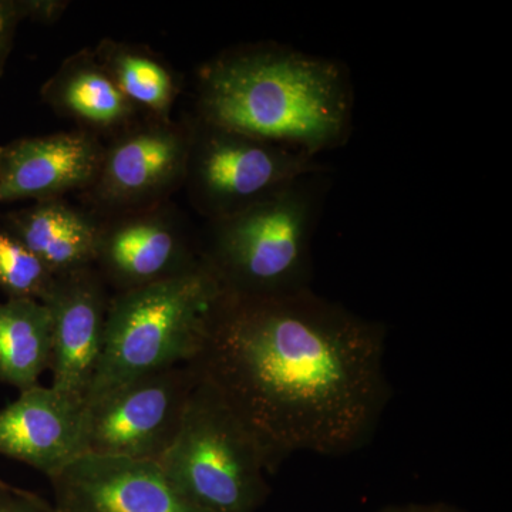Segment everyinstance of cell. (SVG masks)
<instances>
[{
  "mask_svg": "<svg viewBox=\"0 0 512 512\" xmlns=\"http://www.w3.org/2000/svg\"><path fill=\"white\" fill-rule=\"evenodd\" d=\"M386 328L312 291L224 293L190 363L261 444L275 473L296 453L345 456L375 436L392 387Z\"/></svg>",
  "mask_w": 512,
  "mask_h": 512,
  "instance_id": "cell-1",
  "label": "cell"
},
{
  "mask_svg": "<svg viewBox=\"0 0 512 512\" xmlns=\"http://www.w3.org/2000/svg\"><path fill=\"white\" fill-rule=\"evenodd\" d=\"M201 123L316 158L348 143L353 86L345 64L291 47H248L200 74Z\"/></svg>",
  "mask_w": 512,
  "mask_h": 512,
  "instance_id": "cell-2",
  "label": "cell"
},
{
  "mask_svg": "<svg viewBox=\"0 0 512 512\" xmlns=\"http://www.w3.org/2000/svg\"><path fill=\"white\" fill-rule=\"evenodd\" d=\"M224 289L204 264L110 299L103 353L86 403L200 355Z\"/></svg>",
  "mask_w": 512,
  "mask_h": 512,
  "instance_id": "cell-3",
  "label": "cell"
},
{
  "mask_svg": "<svg viewBox=\"0 0 512 512\" xmlns=\"http://www.w3.org/2000/svg\"><path fill=\"white\" fill-rule=\"evenodd\" d=\"M328 191L326 170L303 175L264 200L214 220L204 264L238 296L311 288L312 241Z\"/></svg>",
  "mask_w": 512,
  "mask_h": 512,
  "instance_id": "cell-4",
  "label": "cell"
},
{
  "mask_svg": "<svg viewBox=\"0 0 512 512\" xmlns=\"http://www.w3.org/2000/svg\"><path fill=\"white\" fill-rule=\"evenodd\" d=\"M158 464L208 512H256L269 495L266 474L271 471L261 444L200 376L177 437Z\"/></svg>",
  "mask_w": 512,
  "mask_h": 512,
  "instance_id": "cell-5",
  "label": "cell"
},
{
  "mask_svg": "<svg viewBox=\"0 0 512 512\" xmlns=\"http://www.w3.org/2000/svg\"><path fill=\"white\" fill-rule=\"evenodd\" d=\"M191 138L190 168L195 197L214 220L264 200L303 175L326 170L316 158L201 123Z\"/></svg>",
  "mask_w": 512,
  "mask_h": 512,
  "instance_id": "cell-6",
  "label": "cell"
},
{
  "mask_svg": "<svg viewBox=\"0 0 512 512\" xmlns=\"http://www.w3.org/2000/svg\"><path fill=\"white\" fill-rule=\"evenodd\" d=\"M197 382L194 367L175 366L87 403V453L158 463L177 437Z\"/></svg>",
  "mask_w": 512,
  "mask_h": 512,
  "instance_id": "cell-7",
  "label": "cell"
},
{
  "mask_svg": "<svg viewBox=\"0 0 512 512\" xmlns=\"http://www.w3.org/2000/svg\"><path fill=\"white\" fill-rule=\"evenodd\" d=\"M49 481L57 512H208L154 461L87 453Z\"/></svg>",
  "mask_w": 512,
  "mask_h": 512,
  "instance_id": "cell-8",
  "label": "cell"
},
{
  "mask_svg": "<svg viewBox=\"0 0 512 512\" xmlns=\"http://www.w3.org/2000/svg\"><path fill=\"white\" fill-rule=\"evenodd\" d=\"M42 302L52 318L50 386L86 403L103 353L110 301L93 272L84 268L56 276Z\"/></svg>",
  "mask_w": 512,
  "mask_h": 512,
  "instance_id": "cell-9",
  "label": "cell"
},
{
  "mask_svg": "<svg viewBox=\"0 0 512 512\" xmlns=\"http://www.w3.org/2000/svg\"><path fill=\"white\" fill-rule=\"evenodd\" d=\"M87 454L82 400L37 384L0 410V456L22 461L47 478Z\"/></svg>",
  "mask_w": 512,
  "mask_h": 512,
  "instance_id": "cell-10",
  "label": "cell"
},
{
  "mask_svg": "<svg viewBox=\"0 0 512 512\" xmlns=\"http://www.w3.org/2000/svg\"><path fill=\"white\" fill-rule=\"evenodd\" d=\"M101 156L83 133L26 138L0 148V202L45 198L82 187L99 174Z\"/></svg>",
  "mask_w": 512,
  "mask_h": 512,
  "instance_id": "cell-11",
  "label": "cell"
},
{
  "mask_svg": "<svg viewBox=\"0 0 512 512\" xmlns=\"http://www.w3.org/2000/svg\"><path fill=\"white\" fill-rule=\"evenodd\" d=\"M191 138L174 130H147L124 138L101 161V191L131 200L173 183L187 171Z\"/></svg>",
  "mask_w": 512,
  "mask_h": 512,
  "instance_id": "cell-12",
  "label": "cell"
},
{
  "mask_svg": "<svg viewBox=\"0 0 512 512\" xmlns=\"http://www.w3.org/2000/svg\"><path fill=\"white\" fill-rule=\"evenodd\" d=\"M107 274L127 289L140 288L202 264L181 244L174 229L157 221L121 225L101 237L99 258Z\"/></svg>",
  "mask_w": 512,
  "mask_h": 512,
  "instance_id": "cell-13",
  "label": "cell"
},
{
  "mask_svg": "<svg viewBox=\"0 0 512 512\" xmlns=\"http://www.w3.org/2000/svg\"><path fill=\"white\" fill-rule=\"evenodd\" d=\"M13 237L19 239L59 276L89 268L99 258V229L82 214L63 204L37 205L10 217Z\"/></svg>",
  "mask_w": 512,
  "mask_h": 512,
  "instance_id": "cell-14",
  "label": "cell"
},
{
  "mask_svg": "<svg viewBox=\"0 0 512 512\" xmlns=\"http://www.w3.org/2000/svg\"><path fill=\"white\" fill-rule=\"evenodd\" d=\"M52 363V318L36 299L0 303V383L19 392L39 384Z\"/></svg>",
  "mask_w": 512,
  "mask_h": 512,
  "instance_id": "cell-15",
  "label": "cell"
},
{
  "mask_svg": "<svg viewBox=\"0 0 512 512\" xmlns=\"http://www.w3.org/2000/svg\"><path fill=\"white\" fill-rule=\"evenodd\" d=\"M60 103L73 116L94 126H113L130 114V101L114 79L96 67H79L64 77Z\"/></svg>",
  "mask_w": 512,
  "mask_h": 512,
  "instance_id": "cell-16",
  "label": "cell"
},
{
  "mask_svg": "<svg viewBox=\"0 0 512 512\" xmlns=\"http://www.w3.org/2000/svg\"><path fill=\"white\" fill-rule=\"evenodd\" d=\"M114 82L128 101L157 113H164L173 103V76L150 57L121 53L114 59Z\"/></svg>",
  "mask_w": 512,
  "mask_h": 512,
  "instance_id": "cell-17",
  "label": "cell"
},
{
  "mask_svg": "<svg viewBox=\"0 0 512 512\" xmlns=\"http://www.w3.org/2000/svg\"><path fill=\"white\" fill-rule=\"evenodd\" d=\"M56 275L18 238L0 231V289L9 299L42 302L52 289Z\"/></svg>",
  "mask_w": 512,
  "mask_h": 512,
  "instance_id": "cell-18",
  "label": "cell"
},
{
  "mask_svg": "<svg viewBox=\"0 0 512 512\" xmlns=\"http://www.w3.org/2000/svg\"><path fill=\"white\" fill-rule=\"evenodd\" d=\"M25 6L15 2L0 0V74L3 73L6 60H8L13 35H15L18 20L22 18Z\"/></svg>",
  "mask_w": 512,
  "mask_h": 512,
  "instance_id": "cell-19",
  "label": "cell"
},
{
  "mask_svg": "<svg viewBox=\"0 0 512 512\" xmlns=\"http://www.w3.org/2000/svg\"><path fill=\"white\" fill-rule=\"evenodd\" d=\"M0 512H55V508L39 495L18 488L0 491Z\"/></svg>",
  "mask_w": 512,
  "mask_h": 512,
  "instance_id": "cell-20",
  "label": "cell"
},
{
  "mask_svg": "<svg viewBox=\"0 0 512 512\" xmlns=\"http://www.w3.org/2000/svg\"><path fill=\"white\" fill-rule=\"evenodd\" d=\"M417 512H463L456 507L447 504H416Z\"/></svg>",
  "mask_w": 512,
  "mask_h": 512,
  "instance_id": "cell-21",
  "label": "cell"
},
{
  "mask_svg": "<svg viewBox=\"0 0 512 512\" xmlns=\"http://www.w3.org/2000/svg\"><path fill=\"white\" fill-rule=\"evenodd\" d=\"M377 512H417L416 504L409 505H392V507L383 508V510Z\"/></svg>",
  "mask_w": 512,
  "mask_h": 512,
  "instance_id": "cell-22",
  "label": "cell"
},
{
  "mask_svg": "<svg viewBox=\"0 0 512 512\" xmlns=\"http://www.w3.org/2000/svg\"><path fill=\"white\" fill-rule=\"evenodd\" d=\"M19 487H15V485L6 483V481L0 480V491H15L18 490Z\"/></svg>",
  "mask_w": 512,
  "mask_h": 512,
  "instance_id": "cell-23",
  "label": "cell"
},
{
  "mask_svg": "<svg viewBox=\"0 0 512 512\" xmlns=\"http://www.w3.org/2000/svg\"><path fill=\"white\" fill-rule=\"evenodd\" d=\"M53 508H55V507H53ZM55 512H57V511H56V508H55Z\"/></svg>",
  "mask_w": 512,
  "mask_h": 512,
  "instance_id": "cell-24",
  "label": "cell"
}]
</instances>
